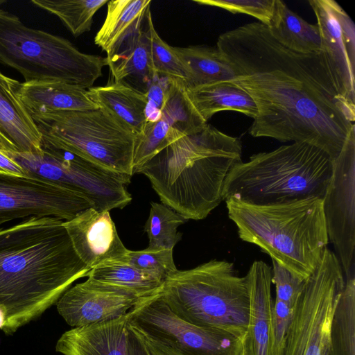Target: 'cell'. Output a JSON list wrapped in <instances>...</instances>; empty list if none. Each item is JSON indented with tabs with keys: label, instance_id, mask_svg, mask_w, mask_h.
Masks as SVG:
<instances>
[{
	"label": "cell",
	"instance_id": "cell-1",
	"mask_svg": "<svg viewBox=\"0 0 355 355\" xmlns=\"http://www.w3.org/2000/svg\"><path fill=\"white\" fill-rule=\"evenodd\" d=\"M216 47L257 105L251 136L309 144L333 161L338 156L355 128V103L340 92L322 51L290 50L259 21L222 33Z\"/></svg>",
	"mask_w": 355,
	"mask_h": 355
},
{
	"label": "cell",
	"instance_id": "cell-2",
	"mask_svg": "<svg viewBox=\"0 0 355 355\" xmlns=\"http://www.w3.org/2000/svg\"><path fill=\"white\" fill-rule=\"evenodd\" d=\"M64 222L32 216L0 228V311L5 334L41 316L91 270L76 254Z\"/></svg>",
	"mask_w": 355,
	"mask_h": 355
},
{
	"label": "cell",
	"instance_id": "cell-3",
	"mask_svg": "<svg viewBox=\"0 0 355 355\" xmlns=\"http://www.w3.org/2000/svg\"><path fill=\"white\" fill-rule=\"evenodd\" d=\"M241 156L239 138L207 123L171 144L133 174L147 177L162 204L187 220H198L223 200L225 180Z\"/></svg>",
	"mask_w": 355,
	"mask_h": 355
},
{
	"label": "cell",
	"instance_id": "cell-4",
	"mask_svg": "<svg viewBox=\"0 0 355 355\" xmlns=\"http://www.w3.org/2000/svg\"><path fill=\"white\" fill-rule=\"evenodd\" d=\"M225 201L242 241L302 280L313 272L329 243L322 198L268 205Z\"/></svg>",
	"mask_w": 355,
	"mask_h": 355
},
{
	"label": "cell",
	"instance_id": "cell-5",
	"mask_svg": "<svg viewBox=\"0 0 355 355\" xmlns=\"http://www.w3.org/2000/svg\"><path fill=\"white\" fill-rule=\"evenodd\" d=\"M330 156L313 145L293 143L252 155L225 180L223 200L255 205L323 198L333 173Z\"/></svg>",
	"mask_w": 355,
	"mask_h": 355
},
{
	"label": "cell",
	"instance_id": "cell-6",
	"mask_svg": "<svg viewBox=\"0 0 355 355\" xmlns=\"http://www.w3.org/2000/svg\"><path fill=\"white\" fill-rule=\"evenodd\" d=\"M164 302L178 317L202 328L245 339L250 298L245 276L234 263L213 259L186 270H177L164 282Z\"/></svg>",
	"mask_w": 355,
	"mask_h": 355
},
{
	"label": "cell",
	"instance_id": "cell-7",
	"mask_svg": "<svg viewBox=\"0 0 355 355\" xmlns=\"http://www.w3.org/2000/svg\"><path fill=\"white\" fill-rule=\"evenodd\" d=\"M0 64L25 82L60 81L88 89L107 65L106 57L80 51L67 39L26 26L0 8Z\"/></svg>",
	"mask_w": 355,
	"mask_h": 355
},
{
	"label": "cell",
	"instance_id": "cell-8",
	"mask_svg": "<svg viewBox=\"0 0 355 355\" xmlns=\"http://www.w3.org/2000/svg\"><path fill=\"white\" fill-rule=\"evenodd\" d=\"M49 146L80 156L110 171L132 175L136 136L105 110L33 114Z\"/></svg>",
	"mask_w": 355,
	"mask_h": 355
},
{
	"label": "cell",
	"instance_id": "cell-9",
	"mask_svg": "<svg viewBox=\"0 0 355 355\" xmlns=\"http://www.w3.org/2000/svg\"><path fill=\"white\" fill-rule=\"evenodd\" d=\"M2 151L28 177L73 191L98 211L122 209L132 200L126 189L131 175L110 171L76 154L45 145L37 153Z\"/></svg>",
	"mask_w": 355,
	"mask_h": 355
},
{
	"label": "cell",
	"instance_id": "cell-10",
	"mask_svg": "<svg viewBox=\"0 0 355 355\" xmlns=\"http://www.w3.org/2000/svg\"><path fill=\"white\" fill-rule=\"evenodd\" d=\"M345 283L337 256L327 248L293 309L284 355H330L331 321Z\"/></svg>",
	"mask_w": 355,
	"mask_h": 355
},
{
	"label": "cell",
	"instance_id": "cell-11",
	"mask_svg": "<svg viewBox=\"0 0 355 355\" xmlns=\"http://www.w3.org/2000/svg\"><path fill=\"white\" fill-rule=\"evenodd\" d=\"M128 314L129 326L182 355H241L243 351L245 339L185 321L160 292L142 299Z\"/></svg>",
	"mask_w": 355,
	"mask_h": 355
},
{
	"label": "cell",
	"instance_id": "cell-12",
	"mask_svg": "<svg viewBox=\"0 0 355 355\" xmlns=\"http://www.w3.org/2000/svg\"><path fill=\"white\" fill-rule=\"evenodd\" d=\"M333 164L322 208L329 241L347 279L355 278V128Z\"/></svg>",
	"mask_w": 355,
	"mask_h": 355
},
{
	"label": "cell",
	"instance_id": "cell-13",
	"mask_svg": "<svg viewBox=\"0 0 355 355\" xmlns=\"http://www.w3.org/2000/svg\"><path fill=\"white\" fill-rule=\"evenodd\" d=\"M91 207L83 197L55 184L37 178L0 173V225L32 216L67 221Z\"/></svg>",
	"mask_w": 355,
	"mask_h": 355
},
{
	"label": "cell",
	"instance_id": "cell-14",
	"mask_svg": "<svg viewBox=\"0 0 355 355\" xmlns=\"http://www.w3.org/2000/svg\"><path fill=\"white\" fill-rule=\"evenodd\" d=\"M317 19L321 51L327 59L337 85L355 103V26L334 0L309 1Z\"/></svg>",
	"mask_w": 355,
	"mask_h": 355
},
{
	"label": "cell",
	"instance_id": "cell-15",
	"mask_svg": "<svg viewBox=\"0 0 355 355\" xmlns=\"http://www.w3.org/2000/svg\"><path fill=\"white\" fill-rule=\"evenodd\" d=\"M141 300L130 292L88 277L66 291L56 305L65 322L77 327L125 315Z\"/></svg>",
	"mask_w": 355,
	"mask_h": 355
},
{
	"label": "cell",
	"instance_id": "cell-16",
	"mask_svg": "<svg viewBox=\"0 0 355 355\" xmlns=\"http://www.w3.org/2000/svg\"><path fill=\"white\" fill-rule=\"evenodd\" d=\"M73 248L90 269L125 263L123 244L110 211L88 208L64 222Z\"/></svg>",
	"mask_w": 355,
	"mask_h": 355
},
{
	"label": "cell",
	"instance_id": "cell-17",
	"mask_svg": "<svg viewBox=\"0 0 355 355\" xmlns=\"http://www.w3.org/2000/svg\"><path fill=\"white\" fill-rule=\"evenodd\" d=\"M20 85L0 71V150L37 153L42 150V135L19 96Z\"/></svg>",
	"mask_w": 355,
	"mask_h": 355
},
{
	"label": "cell",
	"instance_id": "cell-18",
	"mask_svg": "<svg viewBox=\"0 0 355 355\" xmlns=\"http://www.w3.org/2000/svg\"><path fill=\"white\" fill-rule=\"evenodd\" d=\"M250 314L245 346L248 355H268L272 332L273 301L271 267L254 261L245 275Z\"/></svg>",
	"mask_w": 355,
	"mask_h": 355
},
{
	"label": "cell",
	"instance_id": "cell-19",
	"mask_svg": "<svg viewBox=\"0 0 355 355\" xmlns=\"http://www.w3.org/2000/svg\"><path fill=\"white\" fill-rule=\"evenodd\" d=\"M128 314L111 320L73 327L58 339L63 355H128Z\"/></svg>",
	"mask_w": 355,
	"mask_h": 355
},
{
	"label": "cell",
	"instance_id": "cell-20",
	"mask_svg": "<svg viewBox=\"0 0 355 355\" xmlns=\"http://www.w3.org/2000/svg\"><path fill=\"white\" fill-rule=\"evenodd\" d=\"M150 4V0L108 1L105 19L94 37V43L106 53L107 64L139 34Z\"/></svg>",
	"mask_w": 355,
	"mask_h": 355
},
{
	"label": "cell",
	"instance_id": "cell-21",
	"mask_svg": "<svg viewBox=\"0 0 355 355\" xmlns=\"http://www.w3.org/2000/svg\"><path fill=\"white\" fill-rule=\"evenodd\" d=\"M19 96L31 114L98 108L87 89L60 81H24Z\"/></svg>",
	"mask_w": 355,
	"mask_h": 355
},
{
	"label": "cell",
	"instance_id": "cell-22",
	"mask_svg": "<svg viewBox=\"0 0 355 355\" xmlns=\"http://www.w3.org/2000/svg\"><path fill=\"white\" fill-rule=\"evenodd\" d=\"M151 19L150 9L135 39L122 53L107 64L114 78L113 82L121 83L144 94L156 75L150 48L149 24Z\"/></svg>",
	"mask_w": 355,
	"mask_h": 355
},
{
	"label": "cell",
	"instance_id": "cell-23",
	"mask_svg": "<svg viewBox=\"0 0 355 355\" xmlns=\"http://www.w3.org/2000/svg\"><path fill=\"white\" fill-rule=\"evenodd\" d=\"M87 92L98 107L107 111L136 137L144 132L147 124L146 94L116 82L92 87Z\"/></svg>",
	"mask_w": 355,
	"mask_h": 355
},
{
	"label": "cell",
	"instance_id": "cell-24",
	"mask_svg": "<svg viewBox=\"0 0 355 355\" xmlns=\"http://www.w3.org/2000/svg\"><path fill=\"white\" fill-rule=\"evenodd\" d=\"M186 90L191 103L206 122L221 111L241 112L253 119L258 114L252 98L234 81L215 82L186 87Z\"/></svg>",
	"mask_w": 355,
	"mask_h": 355
},
{
	"label": "cell",
	"instance_id": "cell-25",
	"mask_svg": "<svg viewBox=\"0 0 355 355\" xmlns=\"http://www.w3.org/2000/svg\"><path fill=\"white\" fill-rule=\"evenodd\" d=\"M273 38L286 48L301 53L321 51V37L317 24H311L291 10L281 0L267 26Z\"/></svg>",
	"mask_w": 355,
	"mask_h": 355
},
{
	"label": "cell",
	"instance_id": "cell-26",
	"mask_svg": "<svg viewBox=\"0 0 355 355\" xmlns=\"http://www.w3.org/2000/svg\"><path fill=\"white\" fill-rule=\"evenodd\" d=\"M186 67L189 80L186 87L219 81H234V70L223 52L216 47L189 46L174 47Z\"/></svg>",
	"mask_w": 355,
	"mask_h": 355
},
{
	"label": "cell",
	"instance_id": "cell-27",
	"mask_svg": "<svg viewBox=\"0 0 355 355\" xmlns=\"http://www.w3.org/2000/svg\"><path fill=\"white\" fill-rule=\"evenodd\" d=\"M330 355H355V278L345 279L334 313Z\"/></svg>",
	"mask_w": 355,
	"mask_h": 355
},
{
	"label": "cell",
	"instance_id": "cell-28",
	"mask_svg": "<svg viewBox=\"0 0 355 355\" xmlns=\"http://www.w3.org/2000/svg\"><path fill=\"white\" fill-rule=\"evenodd\" d=\"M86 277L115 286L145 298L159 293L163 283L128 263H121L91 269Z\"/></svg>",
	"mask_w": 355,
	"mask_h": 355
},
{
	"label": "cell",
	"instance_id": "cell-29",
	"mask_svg": "<svg viewBox=\"0 0 355 355\" xmlns=\"http://www.w3.org/2000/svg\"><path fill=\"white\" fill-rule=\"evenodd\" d=\"M107 0H32L31 3L60 19L74 37L88 32L95 13Z\"/></svg>",
	"mask_w": 355,
	"mask_h": 355
},
{
	"label": "cell",
	"instance_id": "cell-30",
	"mask_svg": "<svg viewBox=\"0 0 355 355\" xmlns=\"http://www.w3.org/2000/svg\"><path fill=\"white\" fill-rule=\"evenodd\" d=\"M161 117L184 135L198 132L207 123L191 103L185 83L176 78L173 80Z\"/></svg>",
	"mask_w": 355,
	"mask_h": 355
},
{
	"label": "cell",
	"instance_id": "cell-31",
	"mask_svg": "<svg viewBox=\"0 0 355 355\" xmlns=\"http://www.w3.org/2000/svg\"><path fill=\"white\" fill-rule=\"evenodd\" d=\"M187 220L162 203L152 202L144 232L149 239V248L173 250L182 239L178 227Z\"/></svg>",
	"mask_w": 355,
	"mask_h": 355
},
{
	"label": "cell",
	"instance_id": "cell-32",
	"mask_svg": "<svg viewBox=\"0 0 355 355\" xmlns=\"http://www.w3.org/2000/svg\"><path fill=\"white\" fill-rule=\"evenodd\" d=\"M163 118L154 123H147L144 132L136 137L133 171L141 166L173 142L184 137Z\"/></svg>",
	"mask_w": 355,
	"mask_h": 355
},
{
	"label": "cell",
	"instance_id": "cell-33",
	"mask_svg": "<svg viewBox=\"0 0 355 355\" xmlns=\"http://www.w3.org/2000/svg\"><path fill=\"white\" fill-rule=\"evenodd\" d=\"M125 263L154 277L163 284L178 270L173 261L171 249L147 248L137 251L128 250Z\"/></svg>",
	"mask_w": 355,
	"mask_h": 355
},
{
	"label": "cell",
	"instance_id": "cell-34",
	"mask_svg": "<svg viewBox=\"0 0 355 355\" xmlns=\"http://www.w3.org/2000/svg\"><path fill=\"white\" fill-rule=\"evenodd\" d=\"M150 37L153 64L156 74L183 80H189L188 71L175 53L174 47L164 41L156 31L153 19L150 21Z\"/></svg>",
	"mask_w": 355,
	"mask_h": 355
},
{
	"label": "cell",
	"instance_id": "cell-35",
	"mask_svg": "<svg viewBox=\"0 0 355 355\" xmlns=\"http://www.w3.org/2000/svg\"><path fill=\"white\" fill-rule=\"evenodd\" d=\"M195 3L225 9L232 13H242L257 18L268 26L273 15L275 0H193Z\"/></svg>",
	"mask_w": 355,
	"mask_h": 355
},
{
	"label": "cell",
	"instance_id": "cell-36",
	"mask_svg": "<svg viewBox=\"0 0 355 355\" xmlns=\"http://www.w3.org/2000/svg\"><path fill=\"white\" fill-rule=\"evenodd\" d=\"M271 260V282L275 287V300L293 308L302 293L306 280L300 279L275 261Z\"/></svg>",
	"mask_w": 355,
	"mask_h": 355
},
{
	"label": "cell",
	"instance_id": "cell-37",
	"mask_svg": "<svg viewBox=\"0 0 355 355\" xmlns=\"http://www.w3.org/2000/svg\"><path fill=\"white\" fill-rule=\"evenodd\" d=\"M173 78L156 74L146 94V118L147 123H154L162 116Z\"/></svg>",
	"mask_w": 355,
	"mask_h": 355
},
{
	"label": "cell",
	"instance_id": "cell-38",
	"mask_svg": "<svg viewBox=\"0 0 355 355\" xmlns=\"http://www.w3.org/2000/svg\"><path fill=\"white\" fill-rule=\"evenodd\" d=\"M293 309L277 300L273 302L272 332L268 355H284Z\"/></svg>",
	"mask_w": 355,
	"mask_h": 355
},
{
	"label": "cell",
	"instance_id": "cell-39",
	"mask_svg": "<svg viewBox=\"0 0 355 355\" xmlns=\"http://www.w3.org/2000/svg\"><path fill=\"white\" fill-rule=\"evenodd\" d=\"M128 331V355H152L141 336L129 325Z\"/></svg>",
	"mask_w": 355,
	"mask_h": 355
},
{
	"label": "cell",
	"instance_id": "cell-40",
	"mask_svg": "<svg viewBox=\"0 0 355 355\" xmlns=\"http://www.w3.org/2000/svg\"><path fill=\"white\" fill-rule=\"evenodd\" d=\"M0 173L28 177L24 168L0 150Z\"/></svg>",
	"mask_w": 355,
	"mask_h": 355
},
{
	"label": "cell",
	"instance_id": "cell-41",
	"mask_svg": "<svg viewBox=\"0 0 355 355\" xmlns=\"http://www.w3.org/2000/svg\"><path fill=\"white\" fill-rule=\"evenodd\" d=\"M135 330L141 336L152 355H182L175 349L153 340L152 338L144 335L136 329Z\"/></svg>",
	"mask_w": 355,
	"mask_h": 355
},
{
	"label": "cell",
	"instance_id": "cell-42",
	"mask_svg": "<svg viewBox=\"0 0 355 355\" xmlns=\"http://www.w3.org/2000/svg\"><path fill=\"white\" fill-rule=\"evenodd\" d=\"M5 324V318L3 313L0 311V329L2 330Z\"/></svg>",
	"mask_w": 355,
	"mask_h": 355
},
{
	"label": "cell",
	"instance_id": "cell-43",
	"mask_svg": "<svg viewBox=\"0 0 355 355\" xmlns=\"http://www.w3.org/2000/svg\"><path fill=\"white\" fill-rule=\"evenodd\" d=\"M241 355H248V352H247V349H246V346H245V341L243 351V353Z\"/></svg>",
	"mask_w": 355,
	"mask_h": 355
},
{
	"label": "cell",
	"instance_id": "cell-44",
	"mask_svg": "<svg viewBox=\"0 0 355 355\" xmlns=\"http://www.w3.org/2000/svg\"><path fill=\"white\" fill-rule=\"evenodd\" d=\"M6 2V0H0V6L5 3Z\"/></svg>",
	"mask_w": 355,
	"mask_h": 355
},
{
	"label": "cell",
	"instance_id": "cell-45",
	"mask_svg": "<svg viewBox=\"0 0 355 355\" xmlns=\"http://www.w3.org/2000/svg\"><path fill=\"white\" fill-rule=\"evenodd\" d=\"M0 149H1V144H0Z\"/></svg>",
	"mask_w": 355,
	"mask_h": 355
},
{
	"label": "cell",
	"instance_id": "cell-46",
	"mask_svg": "<svg viewBox=\"0 0 355 355\" xmlns=\"http://www.w3.org/2000/svg\"></svg>",
	"mask_w": 355,
	"mask_h": 355
}]
</instances>
